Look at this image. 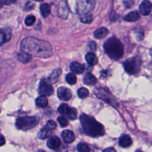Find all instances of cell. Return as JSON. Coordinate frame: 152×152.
I'll use <instances>...</instances> for the list:
<instances>
[{"label":"cell","instance_id":"obj_1","mask_svg":"<svg viewBox=\"0 0 152 152\" xmlns=\"http://www.w3.org/2000/svg\"><path fill=\"white\" fill-rule=\"evenodd\" d=\"M20 48L21 51L39 58H47L53 54L52 48L48 42L33 37L24 39L21 42Z\"/></svg>","mask_w":152,"mask_h":152},{"label":"cell","instance_id":"obj_2","mask_svg":"<svg viewBox=\"0 0 152 152\" xmlns=\"http://www.w3.org/2000/svg\"><path fill=\"white\" fill-rule=\"evenodd\" d=\"M80 122L85 133L91 137H96L104 134V128L94 118L86 114H82L80 117Z\"/></svg>","mask_w":152,"mask_h":152},{"label":"cell","instance_id":"obj_3","mask_svg":"<svg viewBox=\"0 0 152 152\" xmlns=\"http://www.w3.org/2000/svg\"><path fill=\"white\" fill-rule=\"evenodd\" d=\"M103 48L106 53L112 59L118 60L124 55V46L116 37L108 39L104 43Z\"/></svg>","mask_w":152,"mask_h":152},{"label":"cell","instance_id":"obj_4","mask_svg":"<svg viewBox=\"0 0 152 152\" xmlns=\"http://www.w3.org/2000/svg\"><path fill=\"white\" fill-rule=\"evenodd\" d=\"M123 64L124 69L127 73L131 75L136 74L140 70L141 59L138 56H134L126 59Z\"/></svg>","mask_w":152,"mask_h":152},{"label":"cell","instance_id":"obj_5","mask_svg":"<svg viewBox=\"0 0 152 152\" xmlns=\"http://www.w3.org/2000/svg\"><path fill=\"white\" fill-rule=\"evenodd\" d=\"M37 123L38 120L36 117L25 116L17 119L15 122V126L19 129L27 131L35 127Z\"/></svg>","mask_w":152,"mask_h":152},{"label":"cell","instance_id":"obj_6","mask_svg":"<svg viewBox=\"0 0 152 152\" xmlns=\"http://www.w3.org/2000/svg\"><path fill=\"white\" fill-rule=\"evenodd\" d=\"M95 0H77L76 2V11L79 15L89 13L94 8Z\"/></svg>","mask_w":152,"mask_h":152},{"label":"cell","instance_id":"obj_7","mask_svg":"<svg viewBox=\"0 0 152 152\" xmlns=\"http://www.w3.org/2000/svg\"><path fill=\"white\" fill-rule=\"evenodd\" d=\"M39 94L44 96H50L53 92V88L51 83L46 79H42L39 86Z\"/></svg>","mask_w":152,"mask_h":152},{"label":"cell","instance_id":"obj_8","mask_svg":"<svg viewBox=\"0 0 152 152\" xmlns=\"http://www.w3.org/2000/svg\"><path fill=\"white\" fill-rule=\"evenodd\" d=\"M57 94H58V97L61 100H64V101H67L69 100L72 96V93L71 90L65 87H59L58 89Z\"/></svg>","mask_w":152,"mask_h":152},{"label":"cell","instance_id":"obj_9","mask_svg":"<svg viewBox=\"0 0 152 152\" xmlns=\"http://www.w3.org/2000/svg\"><path fill=\"white\" fill-rule=\"evenodd\" d=\"M140 13L143 15H148L152 10V5L148 0L143 1L139 7Z\"/></svg>","mask_w":152,"mask_h":152},{"label":"cell","instance_id":"obj_10","mask_svg":"<svg viewBox=\"0 0 152 152\" xmlns=\"http://www.w3.org/2000/svg\"><path fill=\"white\" fill-rule=\"evenodd\" d=\"M1 45H2L10 40L12 36V32L10 28L8 27L1 28Z\"/></svg>","mask_w":152,"mask_h":152},{"label":"cell","instance_id":"obj_11","mask_svg":"<svg viewBox=\"0 0 152 152\" xmlns=\"http://www.w3.org/2000/svg\"><path fill=\"white\" fill-rule=\"evenodd\" d=\"M94 93L99 97V98L107 102V103H112V97L110 96V93L106 92L103 88H100L94 91Z\"/></svg>","mask_w":152,"mask_h":152},{"label":"cell","instance_id":"obj_12","mask_svg":"<svg viewBox=\"0 0 152 152\" xmlns=\"http://www.w3.org/2000/svg\"><path fill=\"white\" fill-rule=\"evenodd\" d=\"M61 137L64 141L66 143H71L75 140V135L74 132L68 129L63 131L61 133Z\"/></svg>","mask_w":152,"mask_h":152},{"label":"cell","instance_id":"obj_13","mask_svg":"<svg viewBox=\"0 0 152 152\" xmlns=\"http://www.w3.org/2000/svg\"><path fill=\"white\" fill-rule=\"evenodd\" d=\"M61 145V140L56 136L50 137L47 141V145L50 149H56Z\"/></svg>","mask_w":152,"mask_h":152},{"label":"cell","instance_id":"obj_14","mask_svg":"<svg viewBox=\"0 0 152 152\" xmlns=\"http://www.w3.org/2000/svg\"><path fill=\"white\" fill-rule=\"evenodd\" d=\"M70 69L75 74H80L84 72V66L77 62H72L70 65Z\"/></svg>","mask_w":152,"mask_h":152},{"label":"cell","instance_id":"obj_15","mask_svg":"<svg viewBox=\"0 0 152 152\" xmlns=\"http://www.w3.org/2000/svg\"><path fill=\"white\" fill-rule=\"evenodd\" d=\"M68 12H69L68 8L66 3L64 2H61L58 8V14L60 17L63 19H65L68 17Z\"/></svg>","mask_w":152,"mask_h":152},{"label":"cell","instance_id":"obj_16","mask_svg":"<svg viewBox=\"0 0 152 152\" xmlns=\"http://www.w3.org/2000/svg\"><path fill=\"white\" fill-rule=\"evenodd\" d=\"M132 144V140L128 135H123L121 136L119 140V144L124 148L130 146Z\"/></svg>","mask_w":152,"mask_h":152},{"label":"cell","instance_id":"obj_17","mask_svg":"<svg viewBox=\"0 0 152 152\" xmlns=\"http://www.w3.org/2000/svg\"><path fill=\"white\" fill-rule=\"evenodd\" d=\"M140 18V15L137 11H132L126 15L124 20L128 22H133L137 21Z\"/></svg>","mask_w":152,"mask_h":152},{"label":"cell","instance_id":"obj_18","mask_svg":"<svg viewBox=\"0 0 152 152\" xmlns=\"http://www.w3.org/2000/svg\"><path fill=\"white\" fill-rule=\"evenodd\" d=\"M17 59L21 62L25 64L29 62L31 60V55L26 52L21 51L17 54Z\"/></svg>","mask_w":152,"mask_h":152},{"label":"cell","instance_id":"obj_19","mask_svg":"<svg viewBox=\"0 0 152 152\" xmlns=\"http://www.w3.org/2000/svg\"><path fill=\"white\" fill-rule=\"evenodd\" d=\"M109 33V30L106 27H101L96 30L94 33V36L96 39H102L105 37Z\"/></svg>","mask_w":152,"mask_h":152},{"label":"cell","instance_id":"obj_20","mask_svg":"<svg viewBox=\"0 0 152 152\" xmlns=\"http://www.w3.org/2000/svg\"><path fill=\"white\" fill-rule=\"evenodd\" d=\"M61 72H62V71L61 69H56L53 70L50 74L49 77H48V81L51 84H53V83H56L58 81V79L59 77L60 76Z\"/></svg>","mask_w":152,"mask_h":152},{"label":"cell","instance_id":"obj_21","mask_svg":"<svg viewBox=\"0 0 152 152\" xmlns=\"http://www.w3.org/2000/svg\"><path fill=\"white\" fill-rule=\"evenodd\" d=\"M85 58L87 63L90 65H95L97 64V62H98L97 58L91 52L87 53L85 56Z\"/></svg>","mask_w":152,"mask_h":152},{"label":"cell","instance_id":"obj_22","mask_svg":"<svg viewBox=\"0 0 152 152\" xmlns=\"http://www.w3.org/2000/svg\"><path fill=\"white\" fill-rule=\"evenodd\" d=\"M50 9H51L50 6L47 3L42 4L40 5V12L42 16L44 18L47 17L49 15L50 12Z\"/></svg>","mask_w":152,"mask_h":152},{"label":"cell","instance_id":"obj_23","mask_svg":"<svg viewBox=\"0 0 152 152\" xmlns=\"http://www.w3.org/2000/svg\"><path fill=\"white\" fill-rule=\"evenodd\" d=\"M52 134V130L45 126L40 129L38 133V137L40 139H45L49 137Z\"/></svg>","mask_w":152,"mask_h":152},{"label":"cell","instance_id":"obj_24","mask_svg":"<svg viewBox=\"0 0 152 152\" xmlns=\"http://www.w3.org/2000/svg\"><path fill=\"white\" fill-rule=\"evenodd\" d=\"M84 83L87 85H94L97 83V78L91 74H87L84 78Z\"/></svg>","mask_w":152,"mask_h":152},{"label":"cell","instance_id":"obj_25","mask_svg":"<svg viewBox=\"0 0 152 152\" xmlns=\"http://www.w3.org/2000/svg\"><path fill=\"white\" fill-rule=\"evenodd\" d=\"M36 104L39 107H45L48 103L47 98L44 96H41L36 99Z\"/></svg>","mask_w":152,"mask_h":152},{"label":"cell","instance_id":"obj_26","mask_svg":"<svg viewBox=\"0 0 152 152\" xmlns=\"http://www.w3.org/2000/svg\"><path fill=\"white\" fill-rule=\"evenodd\" d=\"M80 21L84 23L90 24L93 21V15L90 13L84 14L80 17Z\"/></svg>","mask_w":152,"mask_h":152},{"label":"cell","instance_id":"obj_27","mask_svg":"<svg viewBox=\"0 0 152 152\" xmlns=\"http://www.w3.org/2000/svg\"><path fill=\"white\" fill-rule=\"evenodd\" d=\"M66 81L69 84L73 85L77 82V77L74 73H68L66 76Z\"/></svg>","mask_w":152,"mask_h":152},{"label":"cell","instance_id":"obj_28","mask_svg":"<svg viewBox=\"0 0 152 152\" xmlns=\"http://www.w3.org/2000/svg\"><path fill=\"white\" fill-rule=\"evenodd\" d=\"M77 93L79 97H80L81 99H85L88 96L89 92L87 88L84 87H81L78 90Z\"/></svg>","mask_w":152,"mask_h":152},{"label":"cell","instance_id":"obj_29","mask_svg":"<svg viewBox=\"0 0 152 152\" xmlns=\"http://www.w3.org/2000/svg\"><path fill=\"white\" fill-rule=\"evenodd\" d=\"M77 150L79 152H90V147L85 143L80 142L77 145Z\"/></svg>","mask_w":152,"mask_h":152},{"label":"cell","instance_id":"obj_30","mask_svg":"<svg viewBox=\"0 0 152 152\" xmlns=\"http://www.w3.org/2000/svg\"><path fill=\"white\" fill-rule=\"evenodd\" d=\"M69 106L67 104H65V103H63V104H61L58 109V111L59 112V113L61 115H65V114H67L68 110H69Z\"/></svg>","mask_w":152,"mask_h":152},{"label":"cell","instance_id":"obj_31","mask_svg":"<svg viewBox=\"0 0 152 152\" xmlns=\"http://www.w3.org/2000/svg\"><path fill=\"white\" fill-rule=\"evenodd\" d=\"M67 116L71 120L75 119L77 118V110L74 107L69 108V109L67 113Z\"/></svg>","mask_w":152,"mask_h":152},{"label":"cell","instance_id":"obj_32","mask_svg":"<svg viewBox=\"0 0 152 152\" xmlns=\"http://www.w3.org/2000/svg\"><path fill=\"white\" fill-rule=\"evenodd\" d=\"M35 21H36L35 16H34L33 15H30L26 18L24 22L27 26H32L34 23Z\"/></svg>","mask_w":152,"mask_h":152},{"label":"cell","instance_id":"obj_33","mask_svg":"<svg viewBox=\"0 0 152 152\" xmlns=\"http://www.w3.org/2000/svg\"><path fill=\"white\" fill-rule=\"evenodd\" d=\"M58 121L59 124L61 125V126H62V127H65V126H67L68 124V119L64 115H62V116L58 117Z\"/></svg>","mask_w":152,"mask_h":152},{"label":"cell","instance_id":"obj_34","mask_svg":"<svg viewBox=\"0 0 152 152\" xmlns=\"http://www.w3.org/2000/svg\"><path fill=\"white\" fill-rule=\"evenodd\" d=\"M46 126L47 128H48L49 129H51V130H53V129H54L56 128V123H55L53 121L50 120V121H49L47 122Z\"/></svg>","mask_w":152,"mask_h":152},{"label":"cell","instance_id":"obj_35","mask_svg":"<svg viewBox=\"0 0 152 152\" xmlns=\"http://www.w3.org/2000/svg\"><path fill=\"white\" fill-rule=\"evenodd\" d=\"M96 43L93 41L90 42L87 45V48L90 51H94L96 49Z\"/></svg>","mask_w":152,"mask_h":152},{"label":"cell","instance_id":"obj_36","mask_svg":"<svg viewBox=\"0 0 152 152\" xmlns=\"http://www.w3.org/2000/svg\"><path fill=\"white\" fill-rule=\"evenodd\" d=\"M16 0H1V5H9L11 4H14Z\"/></svg>","mask_w":152,"mask_h":152},{"label":"cell","instance_id":"obj_37","mask_svg":"<svg viewBox=\"0 0 152 152\" xmlns=\"http://www.w3.org/2000/svg\"><path fill=\"white\" fill-rule=\"evenodd\" d=\"M136 34L138 35V36L137 37V39H138L139 40H141L143 37V31L141 30H136Z\"/></svg>","mask_w":152,"mask_h":152},{"label":"cell","instance_id":"obj_38","mask_svg":"<svg viewBox=\"0 0 152 152\" xmlns=\"http://www.w3.org/2000/svg\"><path fill=\"white\" fill-rule=\"evenodd\" d=\"M34 7V4L31 3V2H28L25 7V10H30L31 9H32Z\"/></svg>","mask_w":152,"mask_h":152},{"label":"cell","instance_id":"obj_39","mask_svg":"<svg viewBox=\"0 0 152 152\" xmlns=\"http://www.w3.org/2000/svg\"><path fill=\"white\" fill-rule=\"evenodd\" d=\"M102 152H116V151L113 148L109 147V148H107L103 150V151Z\"/></svg>","mask_w":152,"mask_h":152},{"label":"cell","instance_id":"obj_40","mask_svg":"<svg viewBox=\"0 0 152 152\" xmlns=\"http://www.w3.org/2000/svg\"><path fill=\"white\" fill-rule=\"evenodd\" d=\"M115 16H118V15L115 13H113V14H110V20H116V17H115Z\"/></svg>","mask_w":152,"mask_h":152},{"label":"cell","instance_id":"obj_41","mask_svg":"<svg viewBox=\"0 0 152 152\" xmlns=\"http://www.w3.org/2000/svg\"><path fill=\"white\" fill-rule=\"evenodd\" d=\"M5 143V139L2 135H1V145H3Z\"/></svg>","mask_w":152,"mask_h":152},{"label":"cell","instance_id":"obj_42","mask_svg":"<svg viewBox=\"0 0 152 152\" xmlns=\"http://www.w3.org/2000/svg\"><path fill=\"white\" fill-rule=\"evenodd\" d=\"M150 54H151V55L152 56V48L150 49Z\"/></svg>","mask_w":152,"mask_h":152},{"label":"cell","instance_id":"obj_43","mask_svg":"<svg viewBox=\"0 0 152 152\" xmlns=\"http://www.w3.org/2000/svg\"><path fill=\"white\" fill-rule=\"evenodd\" d=\"M38 152H45V151L43 150H39Z\"/></svg>","mask_w":152,"mask_h":152},{"label":"cell","instance_id":"obj_44","mask_svg":"<svg viewBox=\"0 0 152 152\" xmlns=\"http://www.w3.org/2000/svg\"><path fill=\"white\" fill-rule=\"evenodd\" d=\"M36 1H43V0H36Z\"/></svg>","mask_w":152,"mask_h":152},{"label":"cell","instance_id":"obj_45","mask_svg":"<svg viewBox=\"0 0 152 152\" xmlns=\"http://www.w3.org/2000/svg\"><path fill=\"white\" fill-rule=\"evenodd\" d=\"M137 152H143V151H140V150H139V151H137Z\"/></svg>","mask_w":152,"mask_h":152}]
</instances>
